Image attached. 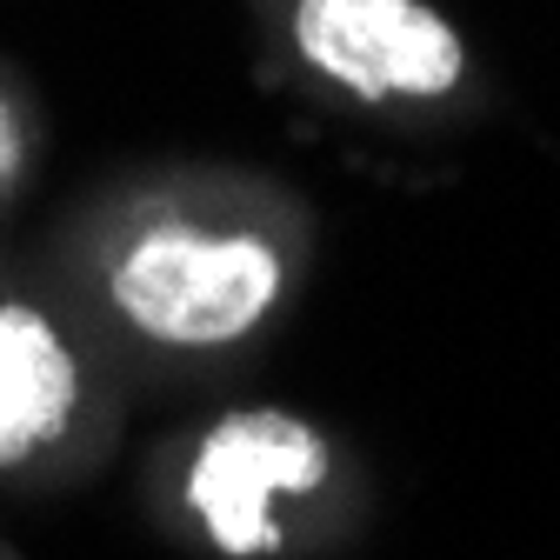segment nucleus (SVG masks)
<instances>
[{
    "instance_id": "1",
    "label": "nucleus",
    "mask_w": 560,
    "mask_h": 560,
    "mask_svg": "<svg viewBox=\"0 0 560 560\" xmlns=\"http://www.w3.org/2000/svg\"><path fill=\"white\" fill-rule=\"evenodd\" d=\"M273 294H280V260H273V247H260L247 234L161 228L114 267L120 314L167 347L241 340L267 314Z\"/></svg>"
},
{
    "instance_id": "2",
    "label": "nucleus",
    "mask_w": 560,
    "mask_h": 560,
    "mask_svg": "<svg viewBox=\"0 0 560 560\" xmlns=\"http://www.w3.org/2000/svg\"><path fill=\"white\" fill-rule=\"evenodd\" d=\"M327 480V447L307 420L280 413V407H247L228 413L214 434L200 441L194 474H187V501L207 521L221 553H273V494H314Z\"/></svg>"
},
{
    "instance_id": "3",
    "label": "nucleus",
    "mask_w": 560,
    "mask_h": 560,
    "mask_svg": "<svg viewBox=\"0 0 560 560\" xmlns=\"http://www.w3.org/2000/svg\"><path fill=\"white\" fill-rule=\"evenodd\" d=\"M294 47L327 81L354 88L368 101L447 94L467 67L454 27L434 8H420V0H301Z\"/></svg>"
},
{
    "instance_id": "4",
    "label": "nucleus",
    "mask_w": 560,
    "mask_h": 560,
    "mask_svg": "<svg viewBox=\"0 0 560 560\" xmlns=\"http://www.w3.org/2000/svg\"><path fill=\"white\" fill-rule=\"evenodd\" d=\"M74 387V361L54 340V327L34 307L8 301L0 307V467L27 460L67 428Z\"/></svg>"
}]
</instances>
